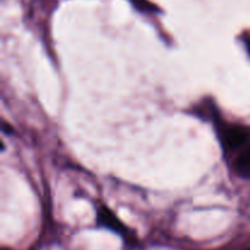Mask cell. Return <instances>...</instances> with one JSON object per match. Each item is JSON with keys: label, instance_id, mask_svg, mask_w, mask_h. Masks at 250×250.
<instances>
[{"label": "cell", "instance_id": "1", "mask_svg": "<svg viewBox=\"0 0 250 250\" xmlns=\"http://www.w3.org/2000/svg\"><path fill=\"white\" fill-rule=\"evenodd\" d=\"M217 133L221 142L224 153L227 156L236 151L242 150L249 141V132L246 127L239 125L219 122L217 124Z\"/></svg>", "mask_w": 250, "mask_h": 250}, {"label": "cell", "instance_id": "2", "mask_svg": "<svg viewBox=\"0 0 250 250\" xmlns=\"http://www.w3.org/2000/svg\"><path fill=\"white\" fill-rule=\"evenodd\" d=\"M97 221L100 226H104L106 229H112V231L117 232L121 234H127V229L122 225V222L115 216L114 212L109 209V208L100 205L98 208L97 212Z\"/></svg>", "mask_w": 250, "mask_h": 250}, {"label": "cell", "instance_id": "3", "mask_svg": "<svg viewBox=\"0 0 250 250\" xmlns=\"http://www.w3.org/2000/svg\"><path fill=\"white\" fill-rule=\"evenodd\" d=\"M232 166L237 175L244 178H250V146H246L243 150L239 151V154H237Z\"/></svg>", "mask_w": 250, "mask_h": 250}, {"label": "cell", "instance_id": "4", "mask_svg": "<svg viewBox=\"0 0 250 250\" xmlns=\"http://www.w3.org/2000/svg\"><path fill=\"white\" fill-rule=\"evenodd\" d=\"M247 48H248V51H249V54H250V39H247Z\"/></svg>", "mask_w": 250, "mask_h": 250}, {"label": "cell", "instance_id": "5", "mask_svg": "<svg viewBox=\"0 0 250 250\" xmlns=\"http://www.w3.org/2000/svg\"><path fill=\"white\" fill-rule=\"evenodd\" d=\"M2 250H7V249H2Z\"/></svg>", "mask_w": 250, "mask_h": 250}, {"label": "cell", "instance_id": "6", "mask_svg": "<svg viewBox=\"0 0 250 250\" xmlns=\"http://www.w3.org/2000/svg\"><path fill=\"white\" fill-rule=\"evenodd\" d=\"M248 250H250V249H248Z\"/></svg>", "mask_w": 250, "mask_h": 250}]
</instances>
